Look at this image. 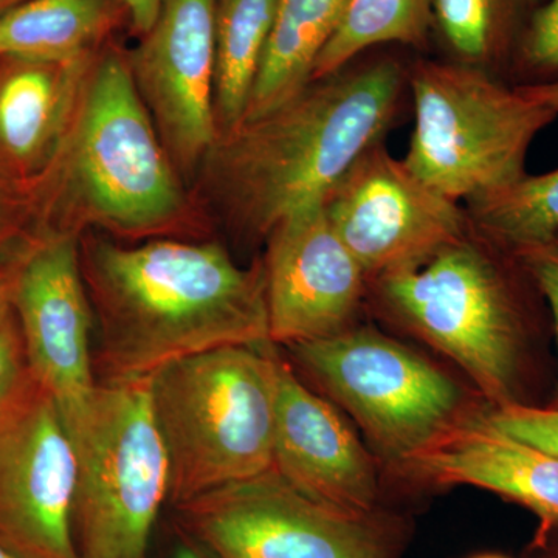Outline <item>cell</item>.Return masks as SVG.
Segmentation results:
<instances>
[{
	"label": "cell",
	"mask_w": 558,
	"mask_h": 558,
	"mask_svg": "<svg viewBox=\"0 0 558 558\" xmlns=\"http://www.w3.org/2000/svg\"><path fill=\"white\" fill-rule=\"evenodd\" d=\"M172 558H213L209 556L208 550L201 548L197 543L190 542V539H183L178 546H175Z\"/></svg>",
	"instance_id": "32"
},
{
	"label": "cell",
	"mask_w": 558,
	"mask_h": 558,
	"mask_svg": "<svg viewBox=\"0 0 558 558\" xmlns=\"http://www.w3.org/2000/svg\"><path fill=\"white\" fill-rule=\"evenodd\" d=\"M543 0H433L435 28L450 60L509 83L521 36Z\"/></svg>",
	"instance_id": "21"
},
{
	"label": "cell",
	"mask_w": 558,
	"mask_h": 558,
	"mask_svg": "<svg viewBox=\"0 0 558 558\" xmlns=\"http://www.w3.org/2000/svg\"><path fill=\"white\" fill-rule=\"evenodd\" d=\"M11 293H13V275H11L9 259L0 263V322L13 314Z\"/></svg>",
	"instance_id": "31"
},
{
	"label": "cell",
	"mask_w": 558,
	"mask_h": 558,
	"mask_svg": "<svg viewBox=\"0 0 558 558\" xmlns=\"http://www.w3.org/2000/svg\"><path fill=\"white\" fill-rule=\"evenodd\" d=\"M435 31L433 0H349L339 31L315 62L311 81L326 78L374 47L422 50Z\"/></svg>",
	"instance_id": "22"
},
{
	"label": "cell",
	"mask_w": 558,
	"mask_h": 558,
	"mask_svg": "<svg viewBox=\"0 0 558 558\" xmlns=\"http://www.w3.org/2000/svg\"><path fill=\"white\" fill-rule=\"evenodd\" d=\"M414 131L403 163L462 204L526 174L532 142L558 113L487 70L457 61L409 65Z\"/></svg>",
	"instance_id": "7"
},
{
	"label": "cell",
	"mask_w": 558,
	"mask_h": 558,
	"mask_svg": "<svg viewBox=\"0 0 558 558\" xmlns=\"http://www.w3.org/2000/svg\"><path fill=\"white\" fill-rule=\"evenodd\" d=\"M512 86L558 83V0H543L521 36L509 69Z\"/></svg>",
	"instance_id": "24"
},
{
	"label": "cell",
	"mask_w": 558,
	"mask_h": 558,
	"mask_svg": "<svg viewBox=\"0 0 558 558\" xmlns=\"http://www.w3.org/2000/svg\"><path fill=\"white\" fill-rule=\"evenodd\" d=\"M407 89L409 65L398 58L354 61L219 134L191 183L215 233L259 244L325 201L360 154L387 137Z\"/></svg>",
	"instance_id": "1"
},
{
	"label": "cell",
	"mask_w": 558,
	"mask_h": 558,
	"mask_svg": "<svg viewBox=\"0 0 558 558\" xmlns=\"http://www.w3.org/2000/svg\"><path fill=\"white\" fill-rule=\"evenodd\" d=\"M27 2V0H0V17L9 11L16 9L21 3Z\"/></svg>",
	"instance_id": "34"
},
{
	"label": "cell",
	"mask_w": 558,
	"mask_h": 558,
	"mask_svg": "<svg viewBox=\"0 0 558 558\" xmlns=\"http://www.w3.org/2000/svg\"><path fill=\"white\" fill-rule=\"evenodd\" d=\"M101 53L69 61L0 58V178L40 190Z\"/></svg>",
	"instance_id": "16"
},
{
	"label": "cell",
	"mask_w": 558,
	"mask_h": 558,
	"mask_svg": "<svg viewBox=\"0 0 558 558\" xmlns=\"http://www.w3.org/2000/svg\"><path fill=\"white\" fill-rule=\"evenodd\" d=\"M182 509L218 558H387L363 515L307 497L274 469Z\"/></svg>",
	"instance_id": "9"
},
{
	"label": "cell",
	"mask_w": 558,
	"mask_h": 558,
	"mask_svg": "<svg viewBox=\"0 0 558 558\" xmlns=\"http://www.w3.org/2000/svg\"><path fill=\"white\" fill-rule=\"evenodd\" d=\"M535 282L553 319L558 348V236L539 244L513 250ZM549 409L558 410V377Z\"/></svg>",
	"instance_id": "27"
},
{
	"label": "cell",
	"mask_w": 558,
	"mask_h": 558,
	"mask_svg": "<svg viewBox=\"0 0 558 558\" xmlns=\"http://www.w3.org/2000/svg\"><path fill=\"white\" fill-rule=\"evenodd\" d=\"M76 457L60 407L28 377L0 411V535L31 558H81Z\"/></svg>",
	"instance_id": "11"
},
{
	"label": "cell",
	"mask_w": 558,
	"mask_h": 558,
	"mask_svg": "<svg viewBox=\"0 0 558 558\" xmlns=\"http://www.w3.org/2000/svg\"><path fill=\"white\" fill-rule=\"evenodd\" d=\"M0 558H31L24 550L17 548L16 545L0 535Z\"/></svg>",
	"instance_id": "33"
},
{
	"label": "cell",
	"mask_w": 558,
	"mask_h": 558,
	"mask_svg": "<svg viewBox=\"0 0 558 558\" xmlns=\"http://www.w3.org/2000/svg\"><path fill=\"white\" fill-rule=\"evenodd\" d=\"M323 205L369 281L416 266L469 227L462 204L425 185L385 140L360 154Z\"/></svg>",
	"instance_id": "10"
},
{
	"label": "cell",
	"mask_w": 558,
	"mask_h": 558,
	"mask_svg": "<svg viewBox=\"0 0 558 558\" xmlns=\"http://www.w3.org/2000/svg\"><path fill=\"white\" fill-rule=\"evenodd\" d=\"M76 457L73 531L81 558H146L170 499V468L149 376L101 380L61 410Z\"/></svg>",
	"instance_id": "6"
},
{
	"label": "cell",
	"mask_w": 558,
	"mask_h": 558,
	"mask_svg": "<svg viewBox=\"0 0 558 558\" xmlns=\"http://www.w3.org/2000/svg\"><path fill=\"white\" fill-rule=\"evenodd\" d=\"M264 344L209 349L150 374L175 505L274 468L278 357Z\"/></svg>",
	"instance_id": "5"
},
{
	"label": "cell",
	"mask_w": 558,
	"mask_h": 558,
	"mask_svg": "<svg viewBox=\"0 0 558 558\" xmlns=\"http://www.w3.org/2000/svg\"><path fill=\"white\" fill-rule=\"evenodd\" d=\"M275 9L277 0H216L215 116L219 134L244 120Z\"/></svg>",
	"instance_id": "20"
},
{
	"label": "cell",
	"mask_w": 558,
	"mask_h": 558,
	"mask_svg": "<svg viewBox=\"0 0 558 558\" xmlns=\"http://www.w3.org/2000/svg\"><path fill=\"white\" fill-rule=\"evenodd\" d=\"M400 465L429 483L494 492L558 526V458L502 432L486 411L464 414Z\"/></svg>",
	"instance_id": "17"
},
{
	"label": "cell",
	"mask_w": 558,
	"mask_h": 558,
	"mask_svg": "<svg viewBox=\"0 0 558 558\" xmlns=\"http://www.w3.org/2000/svg\"><path fill=\"white\" fill-rule=\"evenodd\" d=\"M40 190L0 178V263L40 233Z\"/></svg>",
	"instance_id": "25"
},
{
	"label": "cell",
	"mask_w": 558,
	"mask_h": 558,
	"mask_svg": "<svg viewBox=\"0 0 558 558\" xmlns=\"http://www.w3.org/2000/svg\"><path fill=\"white\" fill-rule=\"evenodd\" d=\"M392 318L449 355L490 402H521L524 352L546 307L512 248L468 230L413 267L371 279Z\"/></svg>",
	"instance_id": "4"
},
{
	"label": "cell",
	"mask_w": 558,
	"mask_h": 558,
	"mask_svg": "<svg viewBox=\"0 0 558 558\" xmlns=\"http://www.w3.org/2000/svg\"><path fill=\"white\" fill-rule=\"evenodd\" d=\"M517 87H519L521 94L526 95L531 100L537 101L558 113V83Z\"/></svg>",
	"instance_id": "30"
},
{
	"label": "cell",
	"mask_w": 558,
	"mask_h": 558,
	"mask_svg": "<svg viewBox=\"0 0 558 558\" xmlns=\"http://www.w3.org/2000/svg\"><path fill=\"white\" fill-rule=\"evenodd\" d=\"M307 497L365 515L377 498V470L347 422L278 359L274 468Z\"/></svg>",
	"instance_id": "15"
},
{
	"label": "cell",
	"mask_w": 558,
	"mask_h": 558,
	"mask_svg": "<svg viewBox=\"0 0 558 558\" xmlns=\"http://www.w3.org/2000/svg\"><path fill=\"white\" fill-rule=\"evenodd\" d=\"M40 233L124 244L211 240L208 216L161 145L117 40L95 65L73 130L40 186Z\"/></svg>",
	"instance_id": "3"
},
{
	"label": "cell",
	"mask_w": 558,
	"mask_h": 558,
	"mask_svg": "<svg viewBox=\"0 0 558 558\" xmlns=\"http://www.w3.org/2000/svg\"><path fill=\"white\" fill-rule=\"evenodd\" d=\"M130 11L131 31L138 38L153 27L159 14L161 0H121Z\"/></svg>",
	"instance_id": "29"
},
{
	"label": "cell",
	"mask_w": 558,
	"mask_h": 558,
	"mask_svg": "<svg viewBox=\"0 0 558 558\" xmlns=\"http://www.w3.org/2000/svg\"><path fill=\"white\" fill-rule=\"evenodd\" d=\"M28 377L24 341L13 312L0 322V411L16 398Z\"/></svg>",
	"instance_id": "28"
},
{
	"label": "cell",
	"mask_w": 558,
	"mask_h": 558,
	"mask_svg": "<svg viewBox=\"0 0 558 558\" xmlns=\"http://www.w3.org/2000/svg\"><path fill=\"white\" fill-rule=\"evenodd\" d=\"M349 0H277L274 24L244 120L277 108L311 83L319 54L339 31Z\"/></svg>",
	"instance_id": "19"
},
{
	"label": "cell",
	"mask_w": 558,
	"mask_h": 558,
	"mask_svg": "<svg viewBox=\"0 0 558 558\" xmlns=\"http://www.w3.org/2000/svg\"><path fill=\"white\" fill-rule=\"evenodd\" d=\"M264 244L271 344L290 348L351 329L369 279L340 240L323 202L279 222Z\"/></svg>",
	"instance_id": "14"
},
{
	"label": "cell",
	"mask_w": 558,
	"mask_h": 558,
	"mask_svg": "<svg viewBox=\"0 0 558 558\" xmlns=\"http://www.w3.org/2000/svg\"><path fill=\"white\" fill-rule=\"evenodd\" d=\"M486 414L492 424L497 425L502 432L558 458L557 409L509 402L490 405Z\"/></svg>",
	"instance_id": "26"
},
{
	"label": "cell",
	"mask_w": 558,
	"mask_h": 558,
	"mask_svg": "<svg viewBox=\"0 0 558 558\" xmlns=\"http://www.w3.org/2000/svg\"><path fill=\"white\" fill-rule=\"evenodd\" d=\"M290 349L398 464L464 416L461 389L449 376L376 330L348 329Z\"/></svg>",
	"instance_id": "8"
},
{
	"label": "cell",
	"mask_w": 558,
	"mask_h": 558,
	"mask_svg": "<svg viewBox=\"0 0 558 558\" xmlns=\"http://www.w3.org/2000/svg\"><path fill=\"white\" fill-rule=\"evenodd\" d=\"M469 222L515 250L558 236V168L484 191L462 202Z\"/></svg>",
	"instance_id": "23"
},
{
	"label": "cell",
	"mask_w": 558,
	"mask_h": 558,
	"mask_svg": "<svg viewBox=\"0 0 558 558\" xmlns=\"http://www.w3.org/2000/svg\"><path fill=\"white\" fill-rule=\"evenodd\" d=\"M80 259L101 380L148 377L209 349L270 343L263 260L242 267L219 241L124 244L87 231Z\"/></svg>",
	"instance_id": "2"
},
{
	"label": "cell",
	"mask_w": 558,
	"mask_h": 558,
	"mask_svg": "<svg viewBox=\"0 0 558 558\" xmlns=\"http://www.w3.org/2000/svg\"><path fill=\"white\" fill-rule=\"evenodd\" d=\"M478 558H505V557H498V556H484V557H478Z\"/></svg>",
	"instance_id": "35"
},
{
	"label": "cell",
	"mask_w": 558,
	"mask_h": 558,
	"mask_svg": "<svg viewBox=\"0 0 558 558\" xmlns=\"http://www.w3.org/2000/svg\"><path fill=\"white\" fill-rule=\"evenodd\" d=\"M14 317L28 371L58 403L76 405L95 388V328L80 238L39 233L10 258Z\"/></svg>",
	"instance_id": "13"
},
{
	"label": "cell",
	"mask_w": 558,
	"mask_h": 558,
	"mask_svg": "<svg viewBox=\"0 0 558 558\" xmlns=\"http://www.w3.org/2000/svg\"><path fill=\"white\" fill-rule=\"evenodd\" d=\"M124 27L131 16L121 0H27L0 17V58L94 57Z\"/></svg>",
	"instance_id": "18"
},
{
	"label": "cell",
	"mask_w": 558,
	"mask_h": 558,
	"mask_svg": "<svg viewBox=\"0 0 558 558\" xmlns=\"http://www.w3.org/2000/svg\"><path fill=\"white\" fill-rule=\"evenodd\" d=\"M126 58L161 145L191 189L219 134L216 0H161L153 27Z\"/></svg>",
	"instance_id": "12"
}]
</instances>
